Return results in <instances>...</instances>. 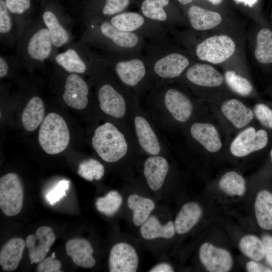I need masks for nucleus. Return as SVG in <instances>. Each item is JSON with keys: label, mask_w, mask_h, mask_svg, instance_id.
<instances>
[{"label": "nucleus", "mask_w": 272, "mask_h": 272, "mask_svg": "<svg viewBox=\"0 0 272 272\" xmlns=\"http://www.w3.org/2000/svg\"><path fill=\"white\" fill-rule=\"evenodd\" d=\"M91 144L99 157L109 163L141 151L130 124L120 121H107L97 127Z\"/></svg>", "instance_id": "f257e3e1"}, {"label": "nucleus", "mask_w": 272, "mask_h": 272, "mask_svg": "<svg viewBox=\"0 0 272 272\" xmlns=\"http://www.w3.org/2000/svg\"><path fill=\"white\" fill-rule=\"evenodd\" d=\"M149 107V115L163 128L169 119L180 123L187 122L193 112V105L190 99L173 88L166 90L161 102Z\"/></svg>", "instance_id": "f03ea898"}, {"label": "nucleus", "mask_w": 272, "mask_h": 272, "mask_svg": "<svg viewBox=\"0 0 272 272\" xmlns=\"http://www.w3.org/2000/svg\"><path fill=\"white\" fill-rule=\"evenodd\" d=\"M130 125L141 152L148 156L165 154V144L149 115L133 101Z\"/></svg>", "instance_id": "7ed1b4c3"}, {"label": "nucleus", "mask_w": 272, "mask_h": 272, "mask_svg": "<svg viewBox=\"0 0 272 272\" xmlns=\"http://www.w3.org/2000/svg\"><path fill=\"white\" fill-rule=\"evenodd\" d=\"M70 139L65 120L56 113H48L41 123L38 133V141L44 151L49 155L59 154L67 148Z\"/></svg>", "instance_id": "20e7f679"}, {"label": "nucleus", "mask_w": 272, "mask_h": 272, "mask_svg": "<svg viewBox=\"0 0 272 272\" xmlns=\"http://www.w3.org/2000/svg\"><path fill=\"white\" fill-rule=\"evenodd\" d=\"M101 111L115 120L130 124L133 101L129 102L123 95L108 83L103 84L98 91Z\"/></svg>", "instance_id": "39448f33"}, {"label": "nucleus", "mask_w": 272, "mask_h": 272, "mask_svg": "<svg viewBox=\"0 0 272 272\" xmlns=\"http://www.w3.org/2000/svg\"><path fill=\"white\" fill-rule=\"evenodd\" d=\"M24 191L21 180L14 173H7L0 178V208L7 216H15L21 212Z\"/></svg>", "instance_id": "423d86ee"}, {"label": "nucleus", "mask_w": 272, "mask_h": 272, "mask_svg": "<svg viewBox=\"0 0 272 272\" xmlns=\"http://www.w3.org/2000/svg\"><path fill=\"white\" fill-rule=\"evenodd\" d=\"M234 41L225 35H216L207 38L196 47V54L201 60L214 64L224 62L234 53Z\"/></svg>", "instance_id": "0eeeda50"}, {"label": "nucleus", "mask_w": 272, "mask_h": 272, "mask_svg": "<svg viewBox=\"0 0 272 272\" xmlns=\"http://www.w3.org/2000/svg\"><path fill=\"white\" fill-rule=\"evenodd\" d=\"M267 143V134L264 130L256 131L254 127H249L234 139L230 146V151L236 157H243L263 149Z\"/></svg>", "instance_id": "6e6552de"}, {"label": "nucleus", "mask_w": 272, "mask_h": 272, "mask_svg": "<svg viewBox=\"0 0 272 272\" xmlns=\"http://www.w3.org/2000/svg\"><path fill=\"white\" fill-rule=\"evenodd\" d=\"M199 257L205 268L211 272H227L233 266V259L227 250L205 242L199 249Z\"/></svg>", "instance_id": "1a4fd4ad"}, {"label": "nucleus", "mask_w": 272, "mask_h": 272, "mask_svg": "<svg viewBox=\"0 0 272 272\" xmlns=\"http://www.w3.org/2000/svg\"><path fill=\"white\" fill-rule=\"evenodd\" d=\"M139 265V257L135 249L130 244L121 242L111 249L109 268L111 272H135Z\"/></svg>", "instance_id": "9d476101"}, {"label": "nucleus", "mask_w": 272, "mask_h": 272, "mask_svg": "<svg viewBox=\"0 0 272 272\" xmlns=\"http://www.w3.org/2000/svg\"><path fill=\"white\" fill-rule=\"evenodd\" d=\"M55 239L52 229L45 226L38 228L34 235H28L26 240V246L29 249L31 263H39L43 260Z\"/></svg>", "instance_id": "9b49d317"}, {"label": "nucleus", "mask_w": 272, "mask_h": 272, "mask_svg": "<svg viewBox=\"0 0 272 272\" xmlns=\"http://www.w3.org/2000/svg\"><path fill=\"white\" fill-rule=\"evenodd\" d=\"M53 47L49 31L44 24L29 37L26 51L29 58L35 62H42L50 57Z\"/></svg>", "instance_id": "f8f14e48"}, {"label": "nucleus", "mask_w": 272, "mask_h": 272, "mask_svg": "<svg viewBox=\"0 0 272 272\" xmlns=\"http://www.w3.org/2000/svg\"><path fill=\"white\" fill-rule=\"evenodd\" d=\"M89 92L86 82L78 74H71L65 80L62 98L69 106L82 110L88 105Z\"/></svg>", "instance_id": "ddd939ff"}, {"label": "nucleus", "mask_w": 272, "mask_h": 272, "mask_svg": "<svg viewBox=\"0 0 272 272\" xmlns=\"http://www.w3.org/2000/svg\"><path fill=\"white\" fill-rule=\"evenodd\" d=\"M169 170L164 155L148 156L143 164V175L151 189L156 191L163 186Z\"/></svg>", "instance_id": "4468645a"}, {"label": "nucleus", "mask_w": 272, "mask_h": 272, "mask_svg": "<svg viewBox=\"0 0 272 272\" xmlns=\"http://www.w3.org/2000/svg\"><path fill=\"white\" fill-rule=\"evenodd\" d=\"M186 77L192 84L202 87H218L224 81L223 77L216 69L203 63H196L189 67Z\"/></svg>", "instance_id": "2eb2a0df"}, {"label": "nucleus", "mask_w": 272, "mask_h": 272, "mask_svg": "<svg viewBox=\"0 0 272 272\" xmlns=\"http://www.w3.org/2000/svg\"><path fill=\"white\" fill-rule=\"evenodd\" d=\"M189 132L192 138L207 151L214 153L221 149V140L217 129L213 124L194 122L190 126Z\"/></svg>", "instance_id": "dca6fc26"}, {"label": "nucleus", "mask_w": 272, "mask_h": 272, "mask_svg": "<svg viewBox=\"0 0 272 272\" xmlns=\"http://www.w3.org/2000/svg\"><path fill=\"white\" fill-rule=\"evenodd\" d=\"M188 58L179 53H171L157 60L154 64L156 74L163 79L178 77L189 65Z\"/></svg>", "instance_id": "f3484780"}, {"label": "nucleus", "mask_w": 272, "mask_h": 272, "mask_svg": "<svg viewBox=\"0 0 272 272\" xmlns=\"http://www.w3.org/2000/svg\"><path fill=\"white\" fill-rule=\"evenodd\" d=\"M115 70L121 82L130 88L139 85L146 74L144 63L137 58L119 61L115 64Z\"/></svg>", "instance_id": "a211bd4d"}, {"label": "nucleus", "mask_w": 272, "mask_h": 272, "mask_svg": "<svg viewBox=\"0 0 272 272\" xmlns=\"http://www.w3.org/2000/svg\"><path fill=\"white\" fill-rule=\"evenodd\" d=\"M67 255L72 257L76 265L84 268H91L96 264L92 254L94 250L90 242L82 238H74L65 245Z\"/></svg>", "instance_id": "6ab92c4d"}, {"label": "nucleus", "mask_w": 272, "mask_h": 272, "mask_svg": "<svg viewBox=\"0 0 272 272\" xmlns=\"http://www.w3.org/2000/svg\"><path fill=\"white\" fill-rule=\"evenodd\" d=\"M26 241L21 238H13L7 242L0 251V264L7 271L17 268L23 256Z\"/></svg>", "instance_id": "aec40b11"}, {"label": "nucleus", "mask_w": 272, "mask_h": 272, "mask_svg": "<svg viewBox=\"0 0 272 272\" xmlns=\"http://www.w3.org/2000/svg\"><path fill=\"white\" fill-rule=\"evenodd\" d=\"M221 109L226 117L238 128L245 126L253 118V111L235 99L225 101Z\"/></svg>", "instance_id": "412c9836"}, {"label": "nucleus", "mask_w": 272, "mask_h": 272, "mask_svg": "<svg viewBox=\"0 0 272 272\" xmlns=\"http://www.w3.org/2000/svg\"><path fill=\"white\" fill-rule=\"evenodd\" d=\"M202 214V209L197 203L190 201L185 203L175 220L176 232L179 234L189 232L198 223Z\"/></svg>", "instance_id": "4be33fe9"}, {"label": "nucleus", "mask_w": 272, "mask_h": 272, "mask_svg": "<svg viewBox=\"0 0 272 272\" xmlns=\"http://www.w3.org/2000/svg\"><path fill=\"white\" fill-rule=\"evenodd\" d=\"M188 16L191 25L198 31L215 28L221 23L222 20L219 13L194 5L189 8Z\"/></svg>", "instance_id": "5701e85b"}, {"label": "nucleus", "mask_w": 272, "mask_h": 272, "mask_svg": "<svg viewBox=\"0 0 272 272\" xmlns=\"http://www.w3.org/2000/svg\"><path fill=\"white\" fill-rule=\"evenodd\" d=\"M44 114L45 107L42 100L38 96L31 98L22 114V122L24 128L29 131L36 129L42 122Z\"/></svg>", "instance_id": "b1692460"}, {"label": "nucleus", "mask_w": 272, "mask_h": 272, "mask_svg": "<svg viewBox=\"0 0 272 272\" xmlns=\"http://www.w3.org/2000/svg\"><path fill=\"white\" fill-rule=\"evenodd\" d=\"M176 230L174 224L172 221L162 225L157 217L154 216L149 218L141 225L140 232L145 239L151 240L157 238L170 239L174 236Z\"/></svg>", "instance_id": "393cba45"}, {"label": "nucleus", "mask_w": 272, "mask_h": 272, "mask_svg": "<svg viewBox=\"0 0 272 272\" xmlns=\"http://www.w3.org/2000/svg\"><path fill=\"white\" fill-rule=\"evenodd\" d=\"M254 210L259 227L264 230L272 229V194L266 190L257 194Z\"/></svg>", "instance_id": "a878e982"}, {"label": "nucleus", "mask_w": 272, "mask_h": 272, "mask_svg": "<svg viewBox=\"0 0 272 272\" xmlns=\"http://www.w3.org/2000/svg\"><path fill=\"white\" fill-rule=\"evenodd\" d=\"M42 20L49 31L54 47H61L69 42L70 34L54 13L45 11L42 14Z\"/></svg>", "instance_id": "bb28decb"}, {"label": "nucleus", "mask_w": 272, "mask_h": 272, "mask_svg": "<svg viewBox=\"0 0 272 272\" xmlns=\"http://www.w3.org/2000/svg\"><path fill=\"white\" fill-rule=\"evenodd\" d=\"M54 60L59 66L71 74H83L87 69V64L79 52L73 48L57 54Z\"/></svg>", "instance_id": "cd10ccee"}, {"label": "nucleus", "mask_w": 272, "mask_h": 272, "mask_svg": "<svg viewBox=\"0 0 272 272\" xmlns=\"http://www.w3.org/2000/svg\"><path fill=\"white\" fill-rule=\"evenodd\" d=\"M127 206L132 211V220L137 226H141L149 218L155 208L154 201L137 194H132L127 199Z\"/></svg>", "instance_id": "c85d7f7f"}, {"label": "nucleus", "mask_w": 272, "mask_h": 272, "mask_svg": "<svg viewBox=\"0 0 272 272\" xmlns=\"http://www.w3.org/2000/svg\"><path fill=\"white\" fill-rule=\"evenodd\" d=\"M102 34L110 39L116 45L125 48L135 46L138 42L136 34L131 32L119 30L114 27L110 22H103L100 26Z\"/></svg>", "instance_id": "c756f323"}, {"label": "nucleus", "mask_w": 272, "mask_h": 272, "mask_svg": "<svg viewBox=\"0 0 272 272\" xmlns=\"http://www.w3.org/2000/svg\"><path fill=\"white\" fill-rule=\"evenodd\" d=\"M239 248L247 257L256 261L263 259L265 255L264 245L262 240L253 235H247L240 240Z\"/></svg>", "instance_id": "7c9ffc66"}, {"label": "nucleus", "mask_w": 272, "mask_h": 272, "mask_svg": "<svg viewBox=\"0 0 272 272\" xmlns=\"http://www.w3.org/2000/svg\"><path fill=\"white\" fill-rule=\"evenodd\" d=\"M254 55L262 63H272V32L270 30L264 28L258 33Z\"/></svg>", "instance_id": "2f4dec72"}, {"label": "nucleus", "mask_w": 272, "mask_h": 272, "mask_svg": "<svg viewBox=\"0 0 272 272\" xmlns=\"http://www.w3.org/2000/svg\"><path fill=\"white\" fill-rule=\"evenodd\" d=\"M220 189L229 195H243L246 191V182L244 178L234 171L225 173L219 181Z\"/></svg>", "instance_id": "473e14b6"}, {"label": "nucleus", "mask_w": 272, "mask_h": 272, "mask_svg": "<svg viewBox=\"0 0 272 272\" xmlns=\"http://www.w3.org/2000/svg\"><path fill=\"white\" fill-rule=\"evenodd\" d=\"M110 23L119 30L131 32L144 24V19L137 13L125 12L115 15L111 18Z\"/></svg>", "instance_id": "72a5a7b5"}, {"label": "nucleus", "mask_w": 272, "mask_h": 272, "mask_svg": "<svg viewBox=\"0 0 272 272\" xmlns=\"http://www.w3.org/2000/svg\"><path fill=\"white\" fill-rule=\"evenodd\" d=\"M122 198L116 190L109 191L105 196L97 199L95 206L97 209L103 214L111 216L120 208Z\"/></svg>", "instance_id": "f704fd0d"}, {"label": "nucleus", "mask_w": 272, "mask_h": 272, "mask_svg": "<svg viewBox=\"0 0 272 272\" xmlns=\"http://www.w3.org/2000/svg\"><path fill=\"white\" fill-rule=\"evenodd\" d=\"M104 172L103 164L98 160L91 158L80 164L78 173L82 177L91 181L101 179L104 176Z\"/></svg>", "instance_id": "c9c22d12"}, {"label": "nucleus", "mask_w": 272, "mask_h": 272, "mask_svg": "<svg viewBox=\"0 0 272 272\" xmlns=\"http://www.w3.org/2000/svg\"><path fill=\"white\" fill-rule=\"evenodd\" d=\"M225 79L229 87L240 95L247 96L252 91L251 83L246 78L236 74L234 71L226 72Z\"/></svg>", "instance_id": "e433bc0d"}, {"label": "nucleus", "mask_w": 272, "mask_h": 272, "mask_svg": "<svg viewBox=\"0 0 272 272\" xmlns=\"http://www.w3.org/2000/svg\"><path fill=\"white\" fill-rule=\"evenodd\" d=\"M141 10L143 14L150 19L162 21L167 19L164 8L154 0H144L141 6Z\"/></svg>", "instance_id": "4c0bfd02"}, {"label": "nucleus", "mask_w": 272, "mask_h": 272, "mask_svg": "<svg viewBox=\"0 0 272 272\" xmlns=\"http://www.w3.org/2000/svg\"><path fill=\"white\" fill-rule=\"evenodd\" d=\"M14 23L5 0H0V33L1 37L9 36L12 32Z\"/></svg>", "instance_id": "58836bf2"}, {"label": "nucleus", "mask_w": 272, "mask_h": 272, "mask_svg": "<svg viewBox=\"0 0 272 272\" xmlns=\"http://www.w3.org/2000/svg\"><path fill=\"white\" fill-rule=\"evenodd\" d=\"M69 187V181L66 180L60 181L52 190L46 195V199L51 205H54L57 202L66 196V191Z\"/></svg>", "instance_id": "ea45409f"}, {"label": "nucleus", "mask_w": 272, "mask_h": 272, "mask_svg": "<svg viewBox=\"0 0 272 272\" xmlns=\"http://www.w3.org/2000/svg\"><path fill=\"white\" fill-rule=\"evenodd\" d=\"M254 113L260 123L272 129V110L266 105L260 103L255 105Z\"/></svg>", "instance_id": "a19ab883"}, {"label": "nucleus", "mask_w": 272, "mask_h": 272, "mask_svg": "<svg viewBox=\"0 0 272 272\" xmlns=\"http://www.w3.org/2000/svg\"><path fill=\"white\" fill-rule=\"evenodd\" d=\"M129 2V0H105L102 13L106 16L119 13L128 6Z\"/></svg>", "instance_id": "79ce46f5"}, {"label": "nucleus", "mask_w": 272, "mask_h": 272, "mask_svg": "<svg viewBox=\"0 0 272 272\" xmlns=\"http://www.w3.org/2000/svg\"><path fill=\"white\" fill-rule=\"evenodd\" d=\"M7 7L11 14L22 15L31 7V0H5Z\"/></svg>", "instance_id": "37998d69"}, {"label": "nucleus", "mask_w": 272, "mask_h": 272, "mask_svg": "<svg viewBox=\"0 0 272 272\" xmlns=\"http://www.w3.org/2000/svg\"><path fill=\"white\" fill-rule=\"evenodd\" d=\"M61 266V262L51 256L44 258L39 262L37 271L38 272H58L61 271L60 269Z\"/></svg>", "instance_id": "c03bdc74"}, {"label": "nucleus", "mask_w": 272, "mask_h": 272, "mask_svg": "<svg viewBox=\"0 0 272 272\" xmlns=\"http://www.w3.org/2000/svg\"><path fill=\"white\" fill-rule=\"evenodd\" d=\"M265 250L266 260L272 267V236L265 235L262 238Z\"/></svg>", "instance_id": "a18cd8bd"}, {"label": "nucleus", "mask_w": 272, "mask_h": 272, "mask_svg": "<svg viewBox=\"0 0 272 272\" xmlns=\"http://www.w3.org/2000/svg\"><path fill=\"white\" fill-rule=\"evenodd\" d=\"M246 270L249 272H272V269L269 267L252 260L246 263Z\"/></svg>", "instance_id": "49530a36"}, {"label": "nucleus", "mask_w": 272, "mask_h": 272, "mask_svg": "<svg viewBox=\"0 0 272 272\" xmlns=\"http://www.w3.org/2000/svg\"><path fill=\"white\" fill-rule=\"evenodd\" d=\"M149 271L151 272H172L174 269L172 266L167 263H159L152 268Z\"/></svg>", "instance_id": "de8ad7c7"}, {"label": "nucleus", "mask_w": 272, "mask_h": 272, "mask_svg": "<svg viewBox=\"0 0 272 272\" xmlns=\"http://www.w3.org/2000/svg\"><path fill=\"white\" fill-rule=\"evenodd\" d=\"M9 65L6 59L2 55L0 56V78L5 77L9 72Z\"/></svg>", "instance_id": "09e8293b"}, {"label": "nucleus", "mask_w": 272, "mask_h": 272, "mask_svg": "<svg viewBox=\"0 0 272 272\" xmlns=\"http://www.w3.org/2000/svg\"><path fill=\"white\" fill-rule=\"evenodd\" d=\"M237 3H243L245 5H248L249 7L253 6L257 0H235Z\"/></svg>", "instance_id": "8fccbe9b"}, {"label": "nucleus", "mask_w": 272, "mask_h": 272, "mask_svg": "<svg viewBox=\"0 0 272 272\" xmlns=\"http://www.w3.org/2000/svg\"><path fill=\"white\" fill-rule=\"evenodd\" d=\"M157 4L161 7L164 8L167 6L169 3V0H154Z\"/></svg>", "instance_id": "3c124183"}, {"label": "nucleus", "mask_w": 272, "mask_h": 272, "mask_svg": "<svg viewBox=\"0 0 272 272\" xmlns=\"http://www.w3.org/2000/svg\"><path fill=\"white\" fill-rule=\"evenodd\" d=\"M213 5H217L221 4L223 0H207Z\"/></svg>", "instance_id": "603ef678"}, {"label": "nucleus", "mask_w": 272, "mask_h": 272, "mask_svg": "<svg viewBox=\"0 0 272 272\" xmlns=\"http://www.w3.org/2000/svg\"><path fill=\"white\" fill-rule=\"evenodd\" d=\"M180 4L182 5H186L190 3L193 0H177Z\"/></svg>", "instance_id": "864d4df0"}, {"label": "nucleus", "mask_w": 272, "mask_h": 272, "mask_svg": "<svg viewBox=\"0 0 272 272\" xmlns=\"http://www.w3.org/2000/svg\"><path fill=\"white\" fill-rule=\"evenodd\" d=\"M51 256L52 258H55V252H53V253L51 254Z\"/></svg>", "instance_id": "5fc2aeb1"}, {"label": "nucleus", "mask_w": 272, "mask_h": 272, "mask_svg": "<svg viewBox=\"0 0 272 272\" xmlns=\"http://www.w3.org/2000/svg\"><path fill=\"white\" fill-rule=\"evenodd\" d=\"M270 156H271V159H272V149L270 151Z\"/></svg>", "instance_id": "6e6d98bb"}]
</instances>
